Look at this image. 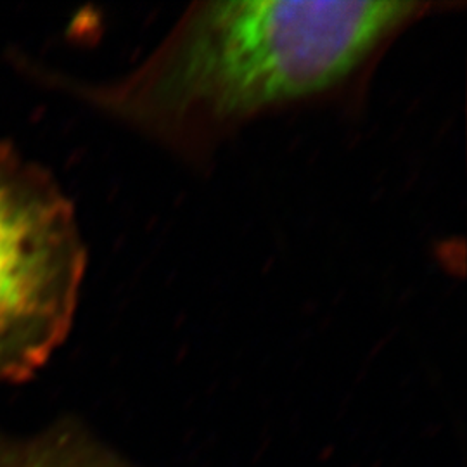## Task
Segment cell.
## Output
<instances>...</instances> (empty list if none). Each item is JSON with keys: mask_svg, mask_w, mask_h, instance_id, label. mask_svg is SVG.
<instances>
[{"mask_svg": "<svg viewBox=\"0 0 467 467\" xmlns=\"http://www.w3.org/2000/svg\"><path fill=\"white\" fill-rule=\"evenodd\" d=\"M440 4L366 0L196 2L125 77L44 75L185 160L204 161L253 118L348 82Z\"/></svg>", "mask_w": 467, "mask_h": 467, "instance_id": "cell-1", "label": "cell"}, {"mask_svg": "<svg viewBox=\"0 0 467 467\" xmlns=\"http://www.w3.org/2000/svg\"><path fill=\"white\" fill-rule=\"evenodd\" d=\"M85 267L67 194L0 142V383L26 381L65 343Z\"/></svg>", "mask_w": 467, "mask_h": 467, "instance_id": "cell-2", "label": "cell"}, {"mask_svg": "<svg viewBox=\"0 0 467 467\" xmlns=\"http://www.w3.org/2000/svg\"><path fill=\"white\" fill-rule=\"evenodd\" d=\"M0 467H121L73 431H54L28 441L0 440Z\"/></svg>", "mask_w": 467, "mask_h": 467, "instance_id": "cell-3", "label": "cell"}]
</instances>
